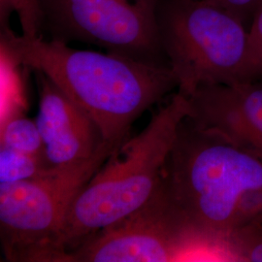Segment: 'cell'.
I'll list each match as a JSON object with an SVG mask.
<instances>
[{"mask_svg": "<svg viewBox=\"0 0 262 262\" xmlns=\"http://www.w3.org/2000/svg\"><path fill=\"white\" fill-rule=\"evenodd\" d=\"M0 38L2 54L12 66L47 76L94 120L105 140L130 136L131 125L143 113L178 90L169 66L26 37L10 27L1 28Z\"/></svg>", "mask_w": 262, "mask_h": 262, "instance_id": "6da1fadb", "label": "cell"}, {"mask_svg": "<svg viewBox=\"0 0 262 262\" xmlns=\"http://www.w3.org/2000/svg\"><path fill=\"white\" fill-rule=\"evenodd\" d=\"M157 188L203 251L216 250L227 257L226 242L244 197L262 188V161L187 116Z\"/></svg>", "mask_w": 262, "mask_h": 262, "instance_id": "7a4b0ae2", "label": "cell"}, {"mask_svg": "<svg viewBox=\"0 0 262 262\" xmlns=\"http://www.w3.org/2000/svg\"><path fill=\"white\" fill-rule=\"evenodd\" d=\"M189 114L187 96L176 93L144 130L119 145L69 207L50 261L67 253L144 206L158 187L179 125Z\"/></svg>", "mask_w": 262, "mask_h": 262, "instance_id": "3957f363", "label": "cell"}, {"mask_svg": "<svg viewBox=\"0 0 262 262\" xmlns=\"http://www.w3.org/2000/svg\"><path fill=\"white\" fill-rule=\"evenodd\" d=\"M157 24L180 94L247 83L249 28L228 10L212 0H159Z\"/></svg>", "mask_w": 262, "mask_h": 262, "instance_id": "277c9868", "label": "cell"}, {"mask_svg": "<svg viewBox=\"0 0 262 262\" xmlns=\"http://www.w3.org/2000/svg\"><path fill=\"white\" fill-rule=\"evenodd\" d=\"M126 138L105 141L84 162L53 168L39 178L0 184L1 243L8 261H50L72 201Z\"/></svg>", "mask_w": 262, "mask_h": 262, "instance_id": "5b68a950", "label": "cell"}, {"mask_svg": "<svg viewBox=\"0 0 262 262\" xmlns=\"http://www.w3.org/2000/svg\"><path fill=\"white\" fill-rule=\"evenodd\" d=\"M158 1L40 0L43 29L55 40L91 44L145 63L169 66L159 39Z\"/></svg>", "mask_w": 262, "mask_h": 262, "instance_id": "8992f818", "label": "cell"}, {"mask_svg": "<svg viewBox=\"0 0 262 262\" xmlns=\"http://www.w3.org/2000/svg\"><path fill=\"white\" fill-rule=\"evenodd\" d=\"M156 188L135 213L86 239L64 262H166L202 251Z\"/></svg>", "mask_w": 262, "mask_h": 262, "instance_id": "52a82bcc", "label": "cell"}, {"mask_svg": "<svg viewBox=\"0 0 262 262\" xmlns=\"http://www.w3.org/2000/svg\"><path fill=\"white\" fill-rule=\"evenodd\" d=\"M187 97L197 125L262 161V80L205 85Z\"/></svg>", "mask_w": 262, "mask_h": 262, "instance_id": "ba28073f", "label": "cell"}, {"mask_svg": "<svg viewBox=\"0 0 262 262\" xmlns=\"http://www.w3.org/2000/svg\"><path fill=\"white\" fill-rule=\"evenodd\" d=\"M39 94L35 122L53 168H62L91 159L105 139L94 120L54 82L34 71Z\"/></svg>", "mask_w": 262, "mask_h": 262, "instance_id": "9c48e42d", "label": "cell"}, {"mask_svg": "<svg viewBox=\"0 0 262 262\" xmlns=\"http://www.w3.org/2000/svg\"><path fill=\"white\" fill-rule=\"evenodd\" d=\"M1 147L47 161L45 145L35 120L19 114L11 115L2 123Z\"/></svg>", "mask_w": 262, "mask_h": 262, "instance_id": "30bf717a", "label": "cell"}, {"mask_svg": "<svg viewBox=\"0 0 262 262\" xmlns=\"http://www.w3.org/2000/svg\"><path fill=\"white\" fill-rule=\"evenodd\" d=\"M52 169L44 159L0 146V184L39 178Z\"/></svg>", "mask_w": 262, "mask_h": 262, "instance_id": "8fae6325", "label": "cell"}, {"mask_svg": "<svg viewBox=\"0 0 262 262\" xmlns=\"http://www.w3.org/2000/svg\"><path fill=\"white\" fill-rule=\"evenodd\" d=\"M226 256L236 261L262 262V215L230 234Z\"/></svg>", "mask_w": 262, "mask_h": 262, "instance_id": "7c38bea8", "label": "cell"}, {"mask_svg": "<svg viewBox=\"0 0 262 262\" xmlns=\"http://www.w3.org/2000/svg\"><path fill=\"white\" fill-rule=\"evenodd\" d=\"M12 14H16L21 28V35L28 38L41 37L44 28V16L40 0H0V26L9 27Z\"/></svg>", "mask_w": 262, "mask_h": 262, "instance_id": "4fadbf2b", "label": "cell"}, {"mask_svg": "<svg viewBox=\"0 0 262 262\" xmlns=\"http://www.w3.org/2000/svg\"><path fill=\"white\" fill-rule=\"evenodd\" d=\"M262 80V3L249 27L247 82Z\"/></svg>", "mask_w": 262, "mask_h": 262, "instance_id": "5bb4252c", "label": "cell"}, {"mask_svg": "<svg viewBox=\"0 0 262 262\" xmlns=\"http://www.w3.org/2000/svg\"><path fill=\"white\" fill-rule=\"evenodd\" d=\"M216 4L231 12L244 23L248 28L250 27L255 11L262 3V0H212Z\"/></svg>", "mask_w": 262, "mask_h": 262, "instance_id": "9a60e30c", "label": "cell"}]
</instances>
